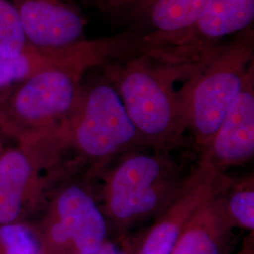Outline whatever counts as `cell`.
I'll return each mask as SVG.
<instances>
[{"mask_svg":"<svg viewBox=\"0 0 254 254\" xmlns=\"http://www.w3.org/2000/svg\"><path fill=\"white\" fill-rule=\"evenodd\" d=\"M32 147L44 167L56 176L71 155L66 174L86 165L91 177L122 154L147 148L118 92L104 75L83 84L71 117Z\"/></svg>","mask_w":254,"mask_h":254,"instance_id":"cell-1","label":"cell"},{"mask_svg":"<svg viewBox=\"0 0 254 254\" xmlns=\"http://www.w3.org/2000/svg\"><path fill=\"white\" fill-rule=\"evenodd\" d=\"M190 70V64H163L141 53L103 66L147 148L169 152L181 143L187 127L176 84Z\"/></svg>","mask_w":254,"mask_h":254,"instance_id":"cell-2","label":"cell"},{"mask_svg":"<svg viewBox=\"0 0 254 254\" xmlns=\"http://www.w3.org/2000/svg\"><path fill=\"white\" fill-rule=\"evenodd\" d=\"M254 63V28L234 37L196 64L179 88L187 131L208 150Z\"/></svg>","mask_w":254,"mask_h":254,"instance_id":"cell-3","label":"cell"},{"mask_svg":"<svg viewBox=\"0 0 254 254\" xmlns=\"http://www.w3.org/2000/svg\"><path fill=\"white\" fill-rule=\"evenodd\" d=\"M143 150L122 154L114 166L100 172L104 173L100 207L119 236L156 218L185 179L168 152Z\"/></svg>","mask_w":254,"mask_h":254,"instance_id":"cell-4","label":"cell"},{"mask_svg":"<svg viewBox=\"0 0 254 254\" xmlns=\"http://www.w3.org/2000/svg\"><path fill=\"white\" fill-rule=\"evenodd\" d=\"M83 77L81 73L56 69L0 90V131L17 144L54 133L76 108Z\"/></svg>","mask_w":254,"mask_h":254,"instance_id":"cell-5","label":"cell"},{"mask_svg":"<svg viewBox=\"0 0 254 254\" xmlns=\"http://www.w3.org/2000/svg\"><path fill=\"white\" fill-rule=\"evenodd\" d=\"M36 229L43 254H89L108 239L109 224L91 190L62 183L53 192Z\"/></svg>","mask_w":254,"mask_h":254,"instance_id":"cell-6","label":"cell"},{"mask_svg":"<svg viewBox=\"0 0 254 254\" xmlns=\"http://www.w3.org/2000/svg\"><path fill=\"white\" fill-rule=\"evenodd\" d=\"M254 28V0H214L190 28L176 36L137 45L136 53L171 65L200 62L224 43Z\"/></svg>","mask_w":254,"mask_h":254,"instance_id":"cell-7","label":"cell"},{"mask_svg":"<svg viewBox=\"0 0 254 254\" xmlns=\"http://www.w3.org/2000/svg\"><path fill=\"white\" fill-rule=\"evenodd\" d=\"M233 186V179L218 169L208 152H202L173 200L144 231L136 254H173L184 228L195 212Z\"/></svg>","mask_w":254,"mask_h":254,"instance_id":"cell-8","label":"cell"},{"mask_svg":"<svg viewBox=\"0 0 254 254\" xmlns=\"http://www.w3.org/2000/svg\"><path fill=\"white\" fill-rule=\"evenodd\" d=\"M36 160L17 144L0 153V224L27 221L46 197L48 181Z\"/></svg>","mask_w":254,"mask_h":254,"instance_id":"cell-9","label":"cell"},{"mask_svg":"<svg viewBox=\"0 0 254 254\" xmlns=\"http://www.w3.org/2000/svg\"><path fill=\"white\" fill-rule=\"evenodd\" d=\"M32 46H73L85 36L88 19L75 0H11Z\"/></svg>","mask_w":254,"mask_h":254,"instance_id":"cell-10","label":"cell"},{"mask_svg":"<svg viewBox=\"0 0 254 254\" xmlns=\"http://www.w3.org/2000/svg\"><path fill=\"white\" fill-rule=\"evenodd\" d=\"M206 151L223 172L230 167L246 163L254 156V63Z\"/></svg>","mask_w":254,"mask_h":254,"instance_id":"cell-11","label":"cell"},{"mask_svg":"<svg viewBox=\"0 0 254 254\" xmlns=\"http://www.w3.org/2000/svg\"><path fill=\"white\" fill-rule=\"evenodd\" d=\"M95 62L96 51L89 41L57 48L31 46L16 58L0 54V90L49 70L63 69L86 74Z\"/></svg>","mask_w":254,"mask_h":254,"instance_id":"cell-12","label":"cell"},{"mask_svg":"<svg viewBox=\"0 0 254 254\" xmlns=\"http://www.w3.org/2000/svg\"><path fill=\"white\" fill-rule=\"evenodd\" d=\"M226 193L206 201L195 212L173 254H231L229 248L236 227L228 214Z\"/></svg>","mask_w":254,"mask_h":254,"instance_id":"cell-13","label":"cell"},{"mask_svg":"<svg viewBox=\"0 0 254 254\" xmlns=\"http://www.w3.org/2000/svg\"><path fill=\"white\" fill-rule=\"evenodd\" d=\"M214 0H146L129 16L141 29L136 45L176 36L200 18Z\"/></svg>","mask_w":254,"mask_h":254,"instance_id":"cell-14","label":"cell"},{"mask_svg":"<svg viewBox=\"0 0 254 254\" xmlns=\"http://www.w3.org/2000/svg\"><path fill=\"white\" fill-rule=\"evenodd\" d=\"M32 46L11 0H0V54L16 58Z\"/></svg>","mask_w":254,"mask_h":254,"instance_id":"cell-15","label":"cell"},{"mask_svg":"<svg viewBox=\"0 0 254 254\" xmlns=\"http://www.w3.org/2000/svg\"><path fill=\"white\" fill-rule=\"evenodd\" d=\"M0 254H43L33 222L0 224Z\"/></svg>","mask_w":254,"mask_h":254,"instance_id":"cell-16","label":"cell"},{"mask_svg":"<svg viewBox=\"0 0 254 254\" xmlns=\"http://www.w3.org/2000/svg\"><path fill=\"white\" fill-rule=\"evenodd\" d=\"M229 216L236 228L254 234V184H237L226 193Z\"/></svg>","mask_w":254,"mask_h":254,"instance_id":"cell-17","label":"cell"},{"mask_svg":"<svg viewBox=\"0 0 254 254\" xmlns=\"http://www.w3.org/2000/svg\"><path fill=\"white\" fill-rule=\"evenodd\" d=\"M144 231L137 235H121L115 240L107 239L99 249L89 254H136Z\"/></svg>","mask_w":254,"mask_h":254,"instance_id":"cell-18","label":"cell"},{"mask_svg":"<svg viewBox=\"0 0 254 254\" xmlns=\"http://www.w3.org/2000/svg\"><path fill=\"white\" fill-rule=\"evenodd\" d=\"M146 0H99L105 11L115 17L130 16Z\"/></svg>","mask_w":254,"mask_h":254,"instance_id":"cell-19","label":"cell"},{"mask_svg":"<svg viewBox=\"0 0 254 254\" xmlns=\"http://www.w3.org/2000/svg\"><path fill=\"white\" fill-rule=\"evenodd\" d=\"M254 254V239L253 235L245 241V243L235 254Z\"/></svg>","mask_w":254,"mask_h":254,"instance_id":"cell-20","label":"cell"},{"mask_svg":"<svg viewBox=\"0 0 254 254\" xmlns=\"http://www.w3.org/2000/svg\"><path fill=\"white\" fill-rule=\"evenodd\" d=\"M8 138L6 136H4V134L0 131V153L6 148V140Z\"/></svg>","mask_w":254,"mask_h":254,"instance_id":"cell-21","label":"cell"},{"mask_svg":"<svg viewBox=\"0 0 254 254\" xmlns=\"http://www.w3.org/2000/svg\"><path fill=\"white\" fill-rule=\"evenodd\" d=\"M241 184H254V173L250 175L249 177H247L245 180H243L242 182H240Z\"/></svg>","mask_w":254,"mask_h":254,"instance_id":"cell-22","label":"cell"},{"mask_svg":"<svg viewBox=\"0 0 254 254\" xmlns=\"http://www.w3.org/2000/svg\"><path fill=\"white\" fill-rule=\"evenodd\" d=\"M253 235V236H254V234H252Z\"/></svg>","mask_w":254,"mask_h":254,"instance_id":"cell-23","label":"cell"}]
</instances>
